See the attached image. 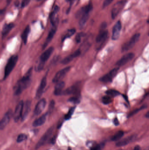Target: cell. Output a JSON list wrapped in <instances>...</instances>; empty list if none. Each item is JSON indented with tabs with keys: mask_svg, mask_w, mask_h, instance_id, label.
Wrapping results in <instances>:
<instances>
[{
	"mask_svg": "<svg viewBox=\"0 0 149 150\" xmlns=\"http://www.w3.org/2000/svg\"><path fill=\"white\" fill-rule=\"evenodd\" d=\"M32 70V68H30L26 75L17 82L14 88L15 95H18L21 94L24 90L26 89L30 85Z\"/></svg>",
	"mask_w": 149,
	"mask_h": 150,
	"instance_id": "cell-1",
	"label": "cell"
},
{
	"mask_svg": "<svg viewBox=\"0 0 149 150\" xmlns=\"http://www.w3.org/2000/svg\"><path fill=\"white\" fill-rule=\"evenodd\" d=\"M18 60V56L13 55L11 56L7 62L4 71V79H5L9 76L11 71L13 70Z\"/></svg>",
	"mask_w": 149,
	"mask_h": 150,
	"instance_id": "cell-2",
	"label": "cell"
},
{
	"mask_svg": "<svg viewBox=\"0 0 149 150\" xmlns=\"http://www.w3.org/2000/svg\"><path fill=\"white\" fill-rule=\"evenodd\" d=\"M140 37V34L136 33L131 37L128 41L124 44L122 47V50L123 52L127 51L132 48L138 41Z\"/></svg>",
	"mask_w": 149,
	"mask_h": 150,
	"instance_id": "cell-3",
	"label": "cell"
},
{
	"mask_svg": "<svg viewBox=\"0 0 149 150\" xmlns=\"http://www.w3.org/2000/svg\"><path fill=\"white\" fill-rule=\"evenodd\" d=\"M53 127L50 128L48 129V130L42 137L40 141L37 143V145L36 146V149H38L41 147L43 146L44 145H45V143L49 140L53 133Z\"/></svg>",
	"mask_w": 149,
	"mask_h": 150,
	"instance_id": "cell-4",
	"label": "cell"
},
{
	"mask_svg": "<svg viewBox=\"0 0 149 150\" xmlns=\"http://www.w3.org/2000/svg\"><path fill=\"white\" fill-rule=\"evenodd\" d=\"M108 35V31L104 30V29H102V30H101L98 33L96 39L97 43L99 44L98 47V49H101L104 46L103 44L106 40Z\"/></svg>",
	"mask_w": 149,
	"mask_h": 150,
	"instance_id": "cell-5",
	"label": "cell"
},
{
	"mask_svg": "<svg viewBox=\"0 0 149 150\" xmlns=\"http://www.w3.org/2000/svg\"><path fill=\"white\" fill-rule=\"evenodd\" d=\"M119 70V68H114L110 71L109 73L101 77L99 79V80L101 82L105 83L111 82L112 79L115 76Z\"/></svg>",
	"mask_w": 149,
	"mask_h": 150,
	"instance_id": "cell-6",
	"label": "cell"
},
{
	"mask_svg": "<svg viewBox=\"0 0 149 150\" xmlns=\"http://www.w3.org/2000/svg\"><path fill=\"white\" fill-rule=\"evenodd\" d=\"M71 68L70 66L67 67L58 72L53 78L52 80L53 83H57L61 81V80L64 78L66 75L69 72Z\"/></svg>",
	"mask_w": 149,
	"mask_h": 150,
	"instance_id": "cell-7",
	"label": "cell"
},
{
	"mask_svg": "<svg viewBox=\"0 0 149 150\" xmlns=\"http://www.w3.org/2000/svg\"><path fill=\"white\" fill-rule=\"evenodd\" d=\"M24 103L22 101L19 102L15 108L13 114L14 120L15 122H18L20 118H22Z\"/></svg>",
	"mask_w": 149,
	"mask_h": 150,
	"instance_id": "cell-8",
	"label": "cell"
},
{
	"mask_svg": "<svg viewBox=\"0 0 149 150\" xmlns=\"http://www.w3.org/2000/svg\"><path fill=\"white\" fill-rule=\"evenodd\" d=\"M125 4L126 1H119L114 5L111 10V17L112 19H114L115 18L119 13H120V11L122 10Z\"/></svg>",
	"mask_w": 149,
	"mask_h": 150,
	"instance_id": "cell-9",
	"label": "cell"
},
{
	"mask_svg": "<svg viewBox=\"0 0 149 150\" xmlns=\"http://www.w3.org/2000/svg\"><path fill=\"white\" fill-rule=\"evenodd\" d=\"M13 111L11 110H9L4 115L3 118L1 120L0 123V129L3 130L5 128L6 126L10 122L11 117L13 116Z\"/></svg>",
	"mask_w": 149,
	"mask_h": 150,
	"instance_id": "cell-10",
	"label": "cell"
},
{
	"mask_svg": "<svg viewBox=\"0 0 149 150\" xmlns=\"http://www.w3.org/2000/svg\"><path fill=\"white\" fill-rule=\"evenodd\" d=\"M134 57V54L133 53H129L125 54L117 62L116 64V66H122L126 65L127 63L131 61Z\"/></svg>",
	"mask_w": 149,
	"mask_h": 150,
	"instance_id": "cell-11",
	"label": "cell"
},
{
	"mask_svg": "<svg viewBox=\"0 0 149 150\" xmlns=\"http://www.w3.org/2000/svg\"><path fill=\"white\" fill-rule=\"evenodd\" d=\"M122 29V24L121 22L119 21L113 27L112 30V39L113 40H118L120 36V31Z\"/></svg>",
	"mask_w": 149,
	"mask_h": 150,
	"instance_id": "cell-12",
	"label": "cell"
},
{
	"mask_svg": "<svg viewBox=\"0 0 149 150\" xmlns=\"http://www.w3.org/2000/svg\"><path fill=\"white\" fill-rule=\"evenodd\" d=\"M54 50V48L53 47H50L48 49L43 53L40 57V61L39 62L44 65L45 62L49 58L52 54Z\"/></svg>",
	"mask_w": 149,
	"mask_h": 150,
	"instance_id": "cell-13",
	"label": "cell"
},
{
	"mask_svg": "<svg viewBox=\"0 0 149 150\" xmlns=\"http://www.w3.org/2000/svg\"><path fill=\"white\" fill-rule=\"evenodd\" d=\"M46 100L44 98L39 101L34 109V113L36 115H40L44 111L46 106Z\"/></svg>",
	"mask_w": 149,
	"mask_h": 150,
	"instance_id": "cell-14",
	"label": "cell"
},
{
	"mask_svg": "<svg viewBox=\"0 0 149 150\" xmlns=\"http://www.w3.org/2000/svg\"><path fill=\"white\" fill-rule=\"evenodd\" d=\"M136 136L135 135H131L124 139L119 140L116 143V146L117 147H123L128 145L130 143L136 140Z\"/></svg>",
	"mask_w": 149,
	"mask_h": 150,
	"instance_id": "cell-15",
	"label": "cell"
},
{
	"mask_svg": "<svg viewBox=\"0 0 149 150\" xmlns=\"http://www.w3.org/2000/svg\"><path fill=\"white\" fill-rule=\"evenodd\" d=\"M81 50L80 49H79L76 50V51H75L72 54L69 55V56H67L64 58L63 60H62V64L63 65H66V64H68L70 62H71L74 58H76V57H78L81 54Z\"/></svg>",
	"mask_w": 149,
	"mask_h": 150,
	"instance_id": "cell-16",
	"label": "cell"
},
{
	"mask_svg": "<svg viewBox=\"0 0 149 150\" xmlns=\"http://www.w3.org/2000/svg\"><path fill=\"white\" fill-rule=\"evenodd\" d=\"M46 84H47V79H46V77L45 76L42 80L40 86H39V88L36 91V97L37 99H39L41 97L42 95L43 94V92L44 90V89L45 88V86H46Z\"/></svg>",
	"mask_w": 149,
	"mask_h": 150,
	"instance_id": "cell-17",
	"label": "cell"
},
{
	"mask_svg": "<svg viewBox=\"0 0 149 150\" xmlns=\"http://www.w3.org/2000/svg\"><path fill=\"white\" fill-rule=\"evenodd\" d=\"M52 26H53V27H52L51 30H50L48 36L47 38H46L45 43H44V46H43V49H44L48 45V44L50 43V41L52 40V39L54 37V35H55V33L57 31L58 25H52Z\"/></svg>",
	"mask_w": 149,
	"mask_h": 150,
	"instance_id": "cell-18",
	"label": "cell"
},
{
	"mask_svg": "<svg viewBox=\"0 0 149 150\" xmlns=\"http://www.w3.org/2000/svg\"><path fill=\"white\" fill-rule=\"evenodd\" d=\"M92 4H90L88 5L81 8L79 10L77 11V13L76 14V18H80L83 16V15L85 13H90V11L92 9Z\"/></svg>",
	"mask_w": 149,
	"mask_h": 150,
	"instance_id": "cell-19",
	"label": "cell"
},
{
	"mask_svg": "<svg viewBox=\"0 0 149 150\" xmlns=\"http://www.w3.org/2000/svg\"><path fill=\"white\" fill-rule=\"evenodd\" d=\"M31 105V103L29 101H27L24 103L23 109L22 114V120H24L27 117L30 111Z\"/></svg>",
	"mask_w": 149,
	"mask_h": 150,
	"instance_id": "cell-20",
	"label": "cell"
},
{
	"mask_svg": "<svg viewBox=\"0 0 149 150\" xmlns=\"http://www.w3.org/2000/svg\"><path fill=\"white\" fill-rule=\"evenodd\" d=\"M65 84L63 81H59L57 83L54 90V94L57 96L61 95L62 94L63 90L65 87Z\"/></svg>",
	"mask_w": 149,
	"mask_h": 150,
	"instance_id": "cell-21",
	"label": "cell"
},
{
	"mask_svg": "<svg viewBox=\"0 0 149 150\" xmlns=\"http://www.w3.org/2000/svg\"><path fill=\"white\" fill-rule=\"evenodd\" d=\"M47 115V113L44 114L43 115L40 116V118L35 120L32 124L33 126L34 127H38V126H40L44 124L46 121Z\"/></svg>",
	"mask_w": 149,
	"mask_h": 150,
	"instance_id": "cell-22",
	"label": "cell"
},
{
	"mask_svg": "<svg viewBox=\"0 0 149 150\" xmlns=\"http://www.w3.org/2000/svg\"><path fill=\"white\" fill-rule=\"evenodd\" d=\"M14 27V24L13 23H10L9 24H6L3 27L2 31V35L3 37H5L7 34L10 32L12 29Z\"/></svg>",
	"mask_w": 149,
	"mask_h": 150,
	"instance_id": "cell-23",
	"label": "cell"
},
{
	"mask_svg": "<svg viewBox=\"0 0 149 150\" xmlns=\"http://www.w3.org/2000/svg\"><path fill=\"white\" fill-rule=\"evenodd\" d=\"M77 92V88L75 86H73L69 87L66 90L63 91L62 95H66L74 94L76 93Z\"/></svg>",
	"mask_w": 149,
	"mask_h": 150,
	"instance_id": "cell-24",
	"label": "cell"
},
{
	"mask_svg": "<svg viewBox=\"0 0 149 150\" xmlns=\"http://www.w3.org/2000/svg\"><path fill=\"white\" fill-rule=\"evenodd\" d=\"M30 28L29 26H27L26 27L25 30L23 32L22 34V38L23 41L24 43L26 44L27 42L28 37V34L30 33Z\"/></svg>",
	"mask_w": 149,
	"mask_h": 150,
	"instance_id": "cell-25",
	"label": "cell"
},
{
	"mask_svg": "<svg viewBox=\"0 0 149 150\" xmlns=\"http://www.w3.org/2000/svg\"><path fill=\"white\" fill-rule=\"evenodd\" d=\"M89 13L87 12L85 13L83 16L80 18V20L79 21V25L80 27H83L85 25L86 22L88 21L89 17Z\"/></svg>",
	"mask_w": 149,
	"mask_h": 150,
	"instance_id": "cell-26",
	"label": "cell"
},
{
	"mask_svg": "<svg viewBox=\"0 0 149 150\" xmlns=\"http://www.w3.org/2000/svg\"><path fill=\"white\" fill-rule=\"evenodd\" d=\"M124 133L123 131H119L117 132L111 138V141H117L120 140L122 137L123 136Z\"/></svg>",
	"mask_w": 149,
	"mask_h": 150,
	"instance_id": "cell-27",
	"label": "cell"
},
{
	"mask_svg": "<svg viewBox=\"0 0 149 150\" xmlns=\"http://www.w3.org/2000/svg\"><path fill=\"white\" fill-rule=\"evenodd\" d=\"M76 30L74 29H71V30H68L67 31V32L66 34H65V35L63 37L62 40L63 41L65 39L67 38H69V37H71L72 35H73L75 33Z\"/></svg>",
	"mask_w": 149,
	"mask_h": 150,
	"instance_id": "cell-28",
	"label": "cell"
},
{
	"mask_svg": "<svg viewBox=\"0 0 149 150\" xmlns=\"http://www.w3.org/2000/svg\"><path fill=\"white\" fill-rule=\"evenodd\" d=\"M107 95L110 97H114L120 94L119 92L115 90H109L106 92Z\"/></svg>",
	"mask_w": 149,
	"mask_h": 150,
	"instance_id": "cell-29",
	"label": "cell"
},
{
	"mask_svg": "<svg viewBox=\"0 0 149 150\" xmlns=\"http://www.w3.org/2000/svg\"><path fill=\"white\" fill-rule=\"evenodd\" d=\"M105 146L104 143L94 144L90 148V150H102Z\"/></svg>",
	"mask_w": 149,
	"mask_h": 150,
	"instance_id": "cell-30",
	"label": "cell"
},
{
	"mask_svg": "<svg viewBox=\"0 0 149 150\" xmlns=\"http://www.w3.org/2000/svg\"><path fill=\"white\" fill-rule=\"evenodd\" d=\"M75 107H73L70 108L68 112H67V114L65 115V119L66 120H68L71 119V117L72 116V115L74 113V112L75 109Z\"/></svg>",
	"mask_w": 149,
	"mask_h": 150,
	"instance_id": "cell-31",
	"label": "cell"
},
{
	"mask_svg": "<svg viewBox=\"0 0 149 150\" xmlns=\"http://www.w3.org/2000/svg\"><path fill=\"white\" fill-rule=\"evenodd\" d=\"M102 102L104 104L108 105L111 102V98L108 95L104 96L102 98Z\"/></svg>",
	"mask_w": 149,
	"mask_h": 150,
	"instance_id": "cell-32",
	"label": "cell"
},
{
	"mask_svg": "<svg viewBox=\"0 0 149 150\" xmlns=\"http://www.w3.org/2000/svg\"><path fill=\"white\" fill-rule=\"evenodd\" d=\"M27 136L25 134H20L18 135V137H17V142L21 143L23 141L26 139Z\"/></svg>",
	"mask_w": 149,
	"mask_h": 150,
	"instance_id": "cell-33",
	"label": "cell"
},
{
	"mask_svg": "<svg viewBox=\"0 0 149 150\" xmlns=\"http://www.w3.org/2000/svg\"><path fill=\"white\" fill-rule=\"evenodd\" d=\"M68 101L73 104H79L80 102L79 99L76 97H72L69 98Z\"/></svg>",
	"mask_w": 149,
	"mask_h": 150,
	"instance_id": "cell-34",
	"label": "cell"
},
{
	"mask_svg": "<svg viewBox=\"0 0 149 150\" xmlns=\"http://www.w3.org/2000/svg\"><path fill=\"white\" fill-rule=\"evenodd\" d=\"M31 0H22V3H21V7L22 8L26 7V6L29 4Z\"/></svg>",
	"mask_w": 149,
	"mask_h": 150,
	"instance_id": "cell-35",
	"label": "cell"
},
{
	"mask_svg": "<svg viewBox=\"0 0 149 150\" xmlns=\"http://www.w3.org/2000/svg\"><path fill=\"white\" fill-rule=\"evenodd\" d=\"M54 106H55V102H54L53 100H52V101L50 102L49 108V112H52V111L53 110V108H54Z\"/></svg>",
	"mask_w": 149,
	"mask_h": 150,
	"instance_id": "cell-36",
	"label": "cell"
},
{
	"mask_svg": "<svg viewBox=\"0 0 149 150\" xmlns=\"http://www.w3.org/2000/svg\"><path fill=\"white\" fill-rule=\"evenodd\" d=\"M113 1V0H105V1L103 3V7L104 8L106 7L107 6L109 5Z\"/></svg>",
	"mask_w": 149,
	"mask_h": 150,
	"instance_id": "cell-37",
	"label": "cell"
},
{
	"mask_svg": "<svg viewBox=\"0 0 149 150\" xmlns=\"http://www.w3.org/2000/svg\"><path fill=\"white\" fill-rule=\"evenodd\" d=\"M145 107H142L141 108H139V109H136V110H134V111L133 112H131V113H130V114L129 115V116H132V115H134V114H136V113L137 112H138L140 111L141 110H142V109H144V108Z\"/></svg>",
	"mask_w": 149,
	"mask_h": 150,
	"instance_id": "cell-38",
	"label": "cell"
},
{
	"mask_svg": "<svg viewBox=\"0 0 149 150\" xmlns=\"http://www.w3.org/2000/svg\"><path fill=\"white\" fill-rule=\"evenodd\" d=\"M81 34L80 33H78V34L76 35V41L77 43H79L81 41Z\"/></svg>",
	"mask_w": 149,
	"mask_h": 150,
	"instance_id": "cell-39",
	"label": "cell"
},
{
	"mask_svg": "<svg viewBox=\"0 0 149 150\" xmlns=\"http://www.w3.org/2000/svg\"><path fill=\"white\" fill-rule=\"evenodd\" d=\"M113 122H114V123L115 125H119V122L117 118H115L113 120Z\"/></svg>",
	"mask_w": 149,
	"mask_h": 150,
	"instance_id": "cell-40",
	"label": "cell"
},
{
	"mask_svg": "<svg viewBox=\"0 0 149 150\" xmlns=\"http://www.w3.org/2000/svg\"><path fill=\"white\" fill-rule=\"evenodd\" d=\"M141 148L140 146L139 145H136L135 146L134 148H133V150H140Z\"/></svg>",
	"mask_w": 149,
	"mask_h": 150,
	"instance_id": "cell-41",
	"label": "cell"
},
{
	"mask_svg": "<svg viewBox=\"0 0 149 150\" xmlns=\"http://www.w3.org/2000/svg\"><path fill=\"white\" fill-rule=\"evenodd\" d=\"M146 118H149V111L147 112L146 114Z\"/></svg>",
	"mask_w": 149,
	"mask_h": 150,
	"instance_id": "cell-42",
	"label": "cell"
},
{
	"mask_svg": "<svg viewBox=\"0 0 149 150\" xmlns=\"http://www.w3.org/2000/svg\"><path fill=\"white\" fill-rule=\"evenodd\" d=\"M11 1H12V0H7V4H8V5H9L11 2Z\"/></svg>",
	"mask_w": 149,
	"mask_h": 150,
	"instance_id": "cell-43",
	"label": "cell"
},
{
	"mask_svg": "<svg viewBox=\"0 0 149 150\" xmlns=\"http://www.w3.org/2000/svg\"><path fill=\"white\" fill-rule=\"evenodd\" d=\"M67 1H73V0H66Z\"/></svg>",
	"mask_w": 149,
	"mask_h": 150,
	"instance_id": "cell-44",
	"label": "cell"
},
{
	"mask_svg": "<svg viewBox=\"0 0 149 150\" xmlns=\"http://www.w3.org/2000/svg\"><path fill=\"white\" fill-rule=\"evenodd\" d=\"M36 1H42V0H36Z\"/></svg>",
	"mask_w": 149,
	"mask_h": 150,
	"instance_id": "cell-45",
	"label": "cell"
},
{
	"mask_svg": "<svg viewBox=\"0 0 149 150\" xmlns=\"http://www.w3.org/2000/svg\"><path fill=\"white\" fill-rule=\"evenodd\" d=\"M148 23H149V20H148Z\"/></svg>",
	"mask_w": 149,
	"mask_h": 150,
	"instance_id": "cell-46",
	"label": "cell"
},
{
	"mask_svg": "<svg viewBox=\"0 0 149 150\" xmlns=\"http://www.w3.org/2000/svg\"></svg>",
	"mask_w": 149,
	"mask_h": 150,
	"instance_id": "cell-47",
	"label": "cell"
}]
</instances>
